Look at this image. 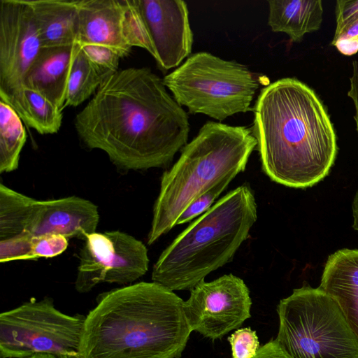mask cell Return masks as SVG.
Listing matches in <instances>:
<instances>
[{"mask_svg":"<svg viewBox=\"0 0 358 358\" xmlns=\"http://www.w3.org/2000/svg\"><path fill=\"white\" fill-rule=\"evenodd\" d=\"M148 67L118 70L76 115L80 142L122 172L163 168L187 144V113Z\"/></svg>","mask_w":358,"mask_h":358,"instance_id":"cell-1","label":"cell"},{"mask_svg":"<svg viewBox=\"0 0 358 358\" xmlns=\"http://www.w3.org/2000/svg\"><path fill=\"white\" fill-rule=\"evenodd\" d=\"M252 134L262 168L273 182L312 187L329 173L336 157V135L315 92L294 78L262 88L254 107Z\"/></svg>","mask_w":358,"mask_h":358,"instance_id":"cell-2","label":"cell"},{"mask_svg":"<svg viewBox=\"0 0 358 358\" xmlns=\"http://www.w3.org/2000/svg\"><path fill=\"white\" fill-rule=\"evenodd\" d=\"M192 331L185 301L140 282L99 296L85 318L77 358H178Z\"/></svg>","mask_w":358,"mask_h":358,"instance_id":"cell-3","label":"cell"},{"mask_svg":"<svg viewBox=\"0 0 358 358\" xmlns=\"http://www.w3.org/2000/svg\"><path fill=\"white\" fill-rule=\"evenodd\" d=\"M257 218L249 185L230 191L162 252L152 268V282L172 291L192 289L232 259Z\"/></svg>","mask_w":358,"mask_h":358,"instance_id":"cell-4","label":"cell"},{"mask_svg":"<svg viewBox=\"0 0 358 358\" xmlns=\"http://www.w3.org/2000/svg\"><path fill=\"white\" fill-rule=\"evenodd\" d=\"M257 144L248 127L213 121L204 124L182 148L174 165L162 176L148 244H153L174 227L195 199L226 176L243 171Z\"/></svg>","mask_w":358,"mask_h":358,"instance_id":"cell-5","label":"cell"},{"mask_svg":"<svg viewBox=\"0 0 358 358\" xmlns=\"http://www.w3.org/2000/svg\"><path fill=\"white\" fill-rule=\"evenodd\" d=\"M275 341L292 358H358V341L337 303L319 287L294 289L277 306Z\"/></svg>","mask_w":358,"mask_h":358,"instance_id":"cell-6","label":"cell"},{"mask_svg":"<svg viewBox=\"0 0 358 358\" xmlns=\"http://www.w3.org/2000/svg\"><path fill=\"white\" fill-rule=\"evenodd\" d=\"M162 79L175 100L189 113L217 121L250 110L259 85L245 66L208 52L189 55Z\"/></svg>","mask_w":358,"mask_h":358,"instance_id":"cell-7","label":"cell"},{"mask_svg":"<svg viewBox=\"0 0 358 358\" xmlns=\"http://www.w3.org/2000/svg\"><path fill=\"white\" fill-rule=\"evenodd\" d=\"M85 317L57 310L51 298L31 299L0 314V358L50 354L77 358Z\"/></svg>","mask_w":358,"mask_h":358,"instance_id":"cell-8","label":"cell"},{"mask_svg":"<svg viewBox=\"0 0 358 358\" xmlns=\"http://www.w3.org/2000/svg\"><path fill=\"white\" fill-rule=\"evenodd\" d=\"M99 221L98 208L90 200L76 196L37 200L0 184V240L20 234L85 240L96 232Z\"/></svg>","mask_w":358,"mask_h":358,"instance_id":"cell-9","label":"cell"},{"mask_svg":"<svg viewBox=\"0 0 358 358\" xmlns=\"http://www.w3.org/2000/svg\"><path fill=\"white\" fill-rule=\"evenodd\" d=\"M41 43L24 0H0V101L27 120L25 79Z\"/></svg>","mask_w":358,"mask_h":358,"instance_id":"cell-10","label":"cell"},{"mask_svg":"<svg viewBox=\"0 0 358 358\" xmlns=\"http://www.w3.org/2000/svg\"><path fill=\"white\" fill-rule=\"evenodd\" d=\"M80 248L75 288L87 293L102 282L131 284L148 270L145 244L119 230L87 235Z\"/></svg>","mask_w":358,"mask_h":358,"instance_id":"cell-11","label":"cell"},{"mask_svg":"<svg viewBox=\"0 0 358 358\" xmlns=\"http://www.w3.org/2000/svg\"><path fill=\"white\" fill-rule=\"evenodd\" d=\"M77 44L106 46L120 58L138 47L157 59L140 0H79Z\"/></svg>","mask_w":358,"mask_h":358,"instance_id":"cell-12","label":"cell"},{"mask_svg":"<svg viewBox=\"0 0 358 358\" xmlns=\"http://www.w3.org/2000/svg\"><path fill=\"white\" fill-rule=\"evenodd\" d=\"M251 306L248 287L233 274L201 281L185 301V312L192 331L211 341L238 329L251 317Z\"/></svg>","mask_w":358,"mask_h":358,"instance_id":"cell-13","label":"cell"},{"mask_svg":"<svg viewBox=\"0 0 358 358\" xmlns=\"http://www.w3.org/2000/svg\"><path fill=\"white\" fill-rule=\"evenodd\" d=\"M159 68H178L189 57L193 33L187 3L182 0H140Z\"/></svg>","mask_w":358,"mask_h":358,"instance_id":"cell-14","label":"cell"},{"mask_svg":"<svg viewBox=\"0 0 358 358\" xmlns=\"http://www.w3.org/2000/svg\"><path fill=\"white\" fill-rule=\"evenodd\" d=\"M80 45L41 48L29 70L26 89L34 90L63 111L68 80Z\"/></svg>","mask_w":358,"mask_h":358,"instance_id":"cell-15","label":"cell"},{"mask_svg":"<svg viewBox=\"0 0 358 358\" xmlns=\"http://www.w3.org/2000/svg\"><path fill=\"white\" fill-rule=\"evenodd\" d=\"M318 287L337 303L358 341V250L329 255Z\"/></svg>","mask_w":358,"mask_h":358,"instance_id":"cell-16","label":"cell"},{"mask_svg":"<svg viewBox=\"0 0 358 358\" xmlns=\"http://www.w3.org/2000/svg\"><path fill=\"white\" fill-rule=\"evenodd\" d=\"M38 31L41 48L77 44L79 0H24Z\"/></svg>","mask_w":358,"mask_h":358,"instance_id":"cell-17","label":"cell"},{"mask_svg":"<svg viewBox=\"0 0 358 358\" xmlns=\"http://www.w3.org/2000/svg\"><path fill=\"white\" fill-rule=\"evenodd\" d=\"M268 25L273 32L286 34L300 42L306 34L320 29L323 19L320 0H269Z\"/></svg>","mask_w":358,"mask_h":358,"instance_id":"cell-18","label":"cell"},{"mask_svg":"<svg viewBox=\"0 0 358 358\" xmlns=\"http://www.w3.org/2000/svg\"><path fill=\"white\" fill-rule=\"evenodd\" d=\"M69 239L60 234L17 235L0 240V262L50 258L63 253Z\"/></svg>","mask_w":358,"mask_h":358,"instance_id":"cell-19","label":"cell"},{"mask_svg":"<svg viewBox=\"0 0 358 358\" xmlns=\"http://www.w3.org/2000/svg\"><path fill=\"white\" fill-rule=\"evenodd\" d=\"M22 120L8 104L0 101V173L18 168L20 152L27 140Z\"/></svg>","mask_w":358,"mask_h":358,"instance_id":"cell-20","label":"cell"},{"mask_svg":"<svg viewBox=\"0 0 358 358\" xmlns=\"http://www.w3.org/2000/svg\"><path fill=\"white\" fill-rule=\"evenodd\" d=\"M105 80L80 50L72 66L64 108L80 105L96 93Z\"/></svg>","mask_w":358,"mask_h":358,"instance_id":"cell-21","label":"cell"},{"mask_svg":"<svg viewBox=\"0 0 358 358\" xmlns=\"http://www.w3.org/2000/svg\"><path fill=\"white\" fill-rule=\"evenodd\" d=\"M27 120L26 124L38 134L57 133L62 123V110L39 93L26 89Z\"/></svg>","mask_w":358,"mask_h":358,"instance_id":"cell-22","label":"cell"},{"mask_svg":"<svg viewBox=\"0 0 358 358\" xmlns=\"http://www.w3.org/2000/svg\"><path fill=\"white\" fill-rule=\"evenodd\" d=\"M235 177L236 175L234 174L226 176L212 188L195 199L180 215L176 226L189 222L208 211Z\"/></svg>","mask_w":358,"mask_h":358,"instance_id":"cell-23","label":"cell"},{"mask_svg":"<svg viewBox=\"0 0 358 358\" xmlns=\"http://www.w3.org/2000/svg\"><path fill=\"white\" fill-rule=\"evenodd\" d=\"M80 48L87 59L105 79L118 71L121 58L112 49L100 45H85Z\"/></svg>","mask_w":358,"mask_h":358,"instance_id":"cell-24","label":"cell"},{"mask_svg":"<svg viewBox=\"0 0 358 358\" xmlns=\"http://www.w3.org/2000/svg\"><path fill=\"white\" fill-rule=\"evenodd\" d=\"M227 339L232 358H253L260 347L256 331L250 327L236 329Z\"/></svg>","mask_w":358,"mask_h":358,"instance_id":"cell-25","label":"cell"},{"mask_svg":"<svg viewBox=\"0 0 358 358\" xmlns=\"http://www.w3.org/2000/svg\"><path fill=\"white\" fill-rule=\"evenodd\" d=\"M336 30L333 38H337L349 25L358 20V0H338L336 2Z\"/></svg>","mask_w":358,"mask_h":358,"instance_id":"cell-26","label":"cell"},{"mask_svg":"<svg viewBox=\"0 0 358 358\" xmlns=\"http://www.w3.org/2000/svg\"><path fill=\"white\" fill-rule=\"evenodd\" d=\"M253 358H292L279 345L275 340H271L259 347Z\"/></svg>","mask_w":358,"mask_h":358,"instance_id":"cell-27","label":"cell"},{"mask_svg":"<svg viewBox=\"0 0 358 358\" xmlns=\"http://www.w3.org/2000/svg\"><path fill=\"white\" fill-rule=\"evenodd\" d=\"M352 76L350 78V87L348 96L352 100L355 109L354 116L357 131L358 132V59L352 62Z\"/></svg>","mask_w":358,"mask_h":358,"instance_id":"cell-28","label":"cell"},{"mask_svg":"<svg viewBox=\"0 0 358 358\" xmlns=\"http://www.w3.org/2000/svg\"><path fill=\"white\" fill-rule=\"evenodd\" d=\"M331 45L335 46L338 51L346 56H352L358 52L357 38H339Z\"/></svg>","mask_w":358,"mask_h":358,"instance_id":"cell-29","label":"cell"},{"mask_svg":"<svg viewBox=\"0 0 358 358\" xmlns=\"http://www.w3.org/2000/svg\"><path fill=\"white\" fill-rule=\"evenodd\" d=\"M358 38V20L347 27L341 34L336 38H333L332 42L339 38Z\"/></svg>","mask_w":358,"mask_h":358,"instance_id":"cell-30","label":"cell"},{"mask_svg":"<svg viewBox=\"0 0 358 358\" xmlns=\"http://www.w3.org/2000/svg\"><path fill=\"white\" fill-rule=\"evenodd\" d=\"M352 215L354 218L353 228L358 231V190L357 191L352 205Z\"/></svg>","mask_w":358,"mask_h":358,"instance_id":"cell-31","label":"cell"},{"mask_svg":"<svg viewBox=\"0 0 358 358\" xmlns=\"http://www.w3.org/2000/svg\"><path fill=\"white\" fill-rule=\"evenodd\" d=\"M26 358H57V357L52 355H50V354L39 353V354H35L32 356H30V357H28Z\"/></svg>","mask_w":358,"mask_h":358,"instance_id":"cell-32","label":"cell"}]
</instances>
